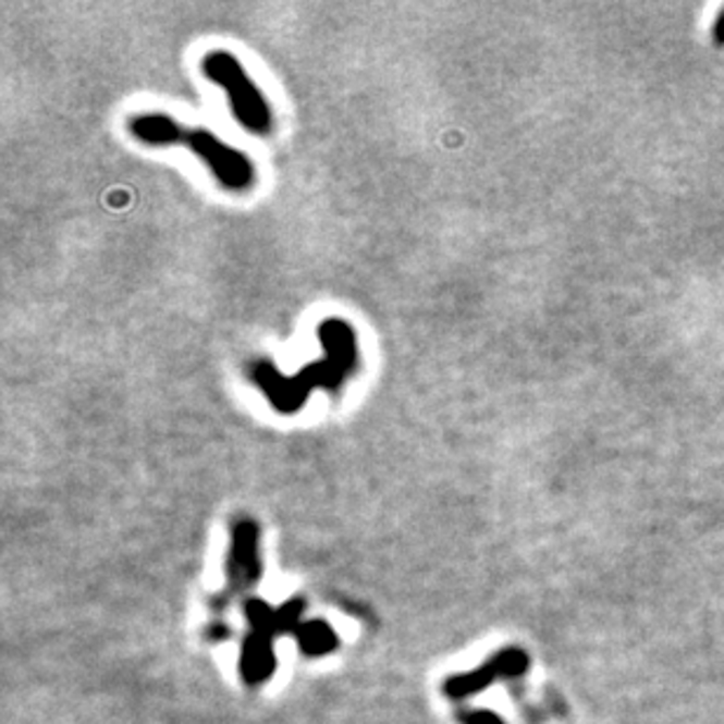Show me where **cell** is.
Masks as SVG:
<instances>
[{"label": "cell", "mask_w": 724, "mask_h": 724, "mask_svg": "<svg viewBox=\"0 0 724 724\" xmlns=\"http://www.w3.org/2000/svg\"><path fill=\"white\" fill-rule=\"evenodd\" d=\"M317 338L323 357L298 368L294 376L282 373L268 359H256L246 366V378L256 384L258 392L280 415L298 413L317 390L338 394L343 384L359 371V335L349 321L327 317L317 327Z\"/></svg>", "instance_id": "6da1fadb"}, {"label": "cell", "mask_w": 724, "mask_h": 724, "mask_svg": "<svg viewBox=\"0 0 724 724\" xmlns=\"http://www.w3.org/2000/svg\"><path fill=\"white\" fill-rule=\"evenodd\" d=\"M130 134L146 146H183L209 169L221 188L244 193L256 183V167L240 148L225 144L207 127H188L158 111H144L130 118Z\"/></svg>", "instance_id": "7a4b0ae2"}, {"label": "cell", "mask_w": 724, "mask_h": 724, "mask_svg": "<svg viewBox=\"0 0 724 724\" xmlns=\"http://www.w3.org/2000/svg\"><path fill=\"white\" fill-rule=\"evenodd\" d=\"M203 73L205 78L213 85H219L230 101V111H233L240 125L251 134H270L272 130V108L260 91L249 73L244 71L240 59L233 52L225 50H211L203 59Z\"/></svg>", "instance_id": "3957f363"}, {"label": "cell", "mask_w": 724, "mask_h": 724, "mask_svg": "<svg viewBox=\"0 0 724 724\" xmlns=\"http://www.w3.org/2000/svg\"><path fill=\"white\" fill-rule=\"evenodd\" d=\"M469 724H502V720L492 713H476L471 715Z\"/></svg>", "instance_id": "277c9868"}]
</instances>
